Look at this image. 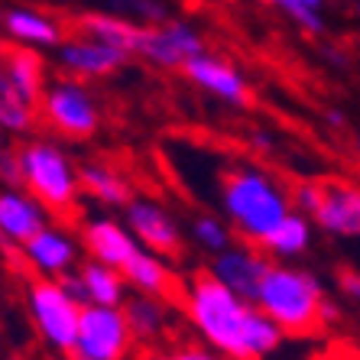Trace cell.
Wrapping results in <instances>:
<instances>
[{"label":"cell","mask_w":360,"mask_h":360,"mask_svg":"<svg viewBox=\"0 0 360 360\" xmlns=\"http://www.w3.org/2000/svg\"><path fill=\"white\" fill-rule=\"evenodd\" d=\"M182 309L201 344L224 360H263L285 341L283 331L253 302L224 289L208 269L185 283Z\"/></svg>","instance_id":"6da1fadb"},{"label":"cell","mask_w":360,"mask_h":360,"mask_svg":"<svg viewBox=\"0 0 360 360\" xmlns=\"http://www.w3.org/2000/svg\"><path fill=\"white\" fill-rule=\"evenodd\" d=\"M221 211L231 234L250 247H263L269 231L289 214V188L260 166H231L221 176Z\"/></svg>","instance_id":"7a4b0ae2"},{"label":"cell","mask_w":360,"mask_h":360,"mask_svg":"<svg viewBox=\"0 0 360 360\" xmlns=\"http://www.w3.org/2000/svg\"><path fill=\"white\" fill-rule=\"evenodd\" d=\"M253 305L266 315L285 338H302L321 328V305H325V289L319 276L302 266L289 263H269L263 273Z\"/></svg>","instance_id":"3957f363"},{"label":"cell","mask_w":360,"mask_h":360,"mask_svg":"<svg viewBox=\"0 0 360 360\" xmlns=\"http://www.w3.org/2000/svg\"><path fill=\"white\" fill-rule=\"evenodd\" d=\"M20 188L39 201L46 214L72 218L82 198L78 166L65 150L52 140H26L17 150Z\"/></svg>","instance_id":"277c9868"},{"label":"cell","mask_w":360,"mask_h":360,"mask_svg":"<svg viewBox=\"0 0 360 360\" xmlns=\"http://www.w3.org/2000/svg\"><path fill=\"white\" fill-rule=\"evenodd\" d=\"M39 117L56 130L59 136L68 140H88L98 134L101 127V110L94 94L75 78H59V82H46L39 94Z\"/></svg>","instance_id":"5b68a950"},{"label":"cell","mask_w":360,"mask_h":360,"mask_svg":"<svg viewBox=\"0 0 360 360\" xmlns=\"http://www.w3.org/2000/svg\"><path fill=\"white\" fill-rule=\"evenodd\" d=\"M134 338L127 331L120 305H82L75 338H72V360H127Z\"/></svg>","instance_id":"8992f818"},{"label":"cell","mask_w":360,"mask_h":360,"mask_svg":"<svg viewBox=\"0 0 360 360\" xmlns=\"http://www.w3.org/2000/svg\"><path fill=\"white\" fill-rule=\"evenodd\" d=\"M26 309H30V319H33L36 331L42 335V341L56 347V351L68 354L82 305L62 289L59 279H36V283H30Z\"/></svg>","instance_id":"52a82bcc"},{"label":"cell","mask_w":360,"mask_h":360,"mask_svg":"<svg viewBox=\"0 0 360 360\" xmlns=\"http://www.w3.org/2000/svg\"><path fill=\"white\" fill-rule=\"evenodd\" d=\"M124 227L134 234L140 250H150L162 260H179L185 250V234L176 214L156 198H134L124 205Z\"/></svg>","instance_id":"ba28073f"},{"label":"cell","mask_w":360,"mask_h":360,"mask_svg":"<svg viewBox=\"0 0 360 360\" xmlns=\"http://www.w3.org/2000/svg\"><path fill=\"white\" fill-rule=\"evenodd\" d=\"M205 52V36L185 20H162L156 26H143L134 56L160 68H182L188 59Z\"/></svg>","instance_id":"9c48e42d"},{"label":"cell","mask_w":360,"mask_h":360,"mask_svg":"<svg viewBox=\"0 0 360 360\" xmlns=\"http://www.w3.org/2000/svg\"><path fill=\"white\" fill-rule=\"evenodd\" d=\"M20 257L33 273H39V279H59L78 266L82 243L75 240V234L65 224L46 221L30 240L20 243Z\"/></svg>","instance_id":"30bf717a"},{"label":"cell","mask_w":360,"mask_h":360,"mask_svg":"<svg viewBox=\"0 0 360 360\" xmlns=\"http://www.w3.org/2000/svg\"><path fill=\"white\" fill-rule=\"evenodd\" d=\"M56 62L68 78H108L130 62V56L108 42H98L91 36H68L56 46Z\"/></svg>","instance_id":"8fae6325"},{"label":"cell","mask_w":360,"mask_h":360,"mask_svg":"<svg viewBox=\"0 0 360 360\" xmlns=\"http://www.w3.org/2000/svg\"><path fill=\"white\" fill-rule=\"evenodd\" d=\"M182 72L195 88H201V91L211 94V98L224 101V104H231V108H247V104H250L247 78H243L227 59L214 56V52H208V49L198 52L195 59L185 62Z\"/></svg>","instance_id":"7c38bea8"},{"label":"cell","mask_w":360,"mask_h":360,"mask_svg":"<svg viewBox=\"0 0 360 360\" xmlns=\"http://www.w3.org/2000/svg\"><path fill=\"white\" fill-rule=\"evenodd\" d=\"M266 266H269L266 253H263L260 247H250V243L240 240V243H231V247L214 253L208 273L218 279L224 289H231L234 295L250 302L263 279V273H266Z\"/></svg>","instance_id":"4fadbf2b"},{"label":"cell","mask_w":360,"mask_h":360,"mask_svg":"<svg viewBox=\"0 0 360 360\" xmlns=\"http://www.w3.org/2000/svg\"><path fill=\"white\" fill-rule=\"evenodd\" d=\"M78 243L88 250V260H98L110 269H120L136 253L134 234L124 227V221L110 218V214H94V218L82 221Z\"/></svg>","instance_id":"5bb4252c"},{"label":"cell","mask_w":360,"mask_h":360,"mask_svg":"<svg viewBox=\"0 0 360 360\" xmlns=\"http://www.w3.org/2000/svg\"><path fill=\"white\" fill-rule=\"evenodd\" d=\"M311 221L325 234L354 240L360 234V188L354 182H325Z\"/></svg>","instance_id":"9a60e30c"},{"label":"cell","mask_w":360,"mask_h":360,"mask_svg":"<svg viewBox=\"0 0 360 360\" xmlns=\"http://www.w3.org/2000/svg\"><path fill=\"white\" fill-rule=\"evenodd\" d=\"M0 33H7L17 46L26 49H56L65 39V26L46 10L36 7H7L0 10Z\"/></svg>","instance_id":"2e32d148"},{"label":"cell","mask_w":360,"mask_h":360,"mask_svg":"<svg viewBox=\"0 0 360 360\" xmlns=\"http://www.w3.org/2000/svg\"><path fill=\"white\" fill-rule=\"evenodd\" d=\"M46 221H49L46 208L30 192H23L20 185H0V240L20 247Z\"/></svg>","instance_id":"e0dca14e"},{"label":"cell","mask_w":360,"mask_h":360,"mask_svg":"<svg viewBox=\"0 0 360 360\" xmlns=\"http://www.w3.org/2000/svg\"><path fill=\"white\" fill-rule=\"evenodd\" d=\"M120 311H124L127 331H130L134 344H150V347H156L166 338L169 321H172L169 302L156 299V295L127 292V299L120 302Z\"/></svg>","instance_id":"ac0fdd59"},{"label":"cell","mask_w":360,"mask_h":360,"mask_svg":"<svg viewBox=\"0 0 360 360\" xmlns=\"http://www.w3.org/2000/svg\"><path fill=\"white\" fill-rule=\"evenodd\" d=\"M120 276H124L127 289L140 295H156V299H166L172 292V269H169V260L156 257L150 250H140L130 257V260L120 266Z\"/></svg>","instance_id":"d6986e66"},{"label":"cell","mask_w":360,"mask_h":360,"mask_svg":"<svg viewBox=\"0 0 360 360\" xmlns=\"http://www.w3.org/2000/svg\"><path fill=\"white\" fill-rule=\"evenodd\" d=\"M0 68L30 104H39V94L46 88V59H42V52L26 49V46L4 49Z\"/></svg>","instance_id":"ffe728a7"},{"label":"cell","mask_w":360,"mask_h":360,"mask_svg":"<svg viewBox=\"0 0 360 360\" xmlns=\"http://www.w3.org/2000/svg\"><path fill=\"white\" fill-rule=\"evenodd\" d=\"M78 182H82V192H88L104 208L124 211V205L134 198V188H130L127 176H120L110 162H84L78 169Z\"/></svg>","instance_id":"44dd1931"},{"label":"cell","mask_w":360,"mask_h":360,"mask_svg":"<svg viewBox=\"0 0 360 360\" xmlns=\"http://www.w3.org/2000/svg\"><path fill=\"white\" fill-rule=\"evenodd\" d=\"M140 30H143L140 23L124 20V17H117V13H108V10H94V13H82V17H78V33L91 36V39H98V42H108L114 49L127 52L130 59H134Z\"/></svg>","instance_id":"7402d4cb"},{"label":"cell","mask_w":360,"mask_h":360,"mask_svg":"<svg viewBox=\"0 0 360 360\" xmlns=\"http://www.w3.org/2000/svg\"><path fill=\"white\" fill-rule=\"evenodd\" d=\"M78 279L84 289V305H120L127 299V283L120 269H110L98 260H84L75 266Z\"/></svg>","instance_id":"603a6c76"},{"label":"cell","mask_w":360,"mask_h":360,"mask_svg":"<svg viewBox=\"0 0 360 360\" xmlns=\"http://www.w3.org/2000/svg\"><path fill=\"white\" fill-rule=\"evenodd\" d=\"M311 237H315V227H311V218L299 214V211H289L283 221H279L269 237L263 240L260 250L269 253V257H279V260H295L311 247Z\"/></svg>","instance_id":"cb8c5ba5"},{"label":"cell","mask_w":360,"mask_h":360,"mask_svg":"<svg viewBox=\"0 0 360 360\" xmlns=\"http://www.w3.org/2000/svg\"><path fill=\"white\" fill-rule=\"evenodd\" d=\"M36 120H39L36 104H30L0 68V134H30Z\"/></svg>","instance_id":"d4e9b609"},{"label":"cell","mask_w":360,"mask_h":360,"mask_svg":"<svg viewBox=\"0 0 360 360\" xmlns=\"http://www.w3.org/2000/svg\"><path fill=\"white\" fill-rule=\"evenodd\" d=\"M192 240L214 257L218 250H224V247L234 243V234H231V227H227L224 218H218V214H198V218L192 221Z\"/></svg>","instance_id":"484cf974"},{"label":"cell","mask_w":360,"mask_h":360,"mask_svg":"<svg viewBox=\"0 0 360 360\" xmlns=\"http://www.w3.org/2000/svg\"><path fill=\"white\" fill-rule=\"evenodd\" d=\"M108 13H117L124 20H134L140 26H156L169 20V7L162 0H108Z\"/></svg>","instance_id":"4316f807"},{"label":"cell","mask_w":360,"mask_h":360,"mask_svg":"<svg viewBox=\"0 0 360 360\" xmlns=\"http://www.w3.org/2000/svg\"><path fill=\"white\" fill-rule=\"evenodd\" d=\"M273 7L283 10L285 17L292 20L295 26H302L305 33H321L325 30V17H321L325 0H276Z\"/></svg>","instance_id":"83f0119b"},{"label":"cell","mask_w":360,"mask_h":360,"mask_svg":"<svg viewBox=\"0 0 360 360\" xmlns=\"http://www.w3.org/2000/svg\"><path fill=\"white\" fill-rule=\"evenodd\" d=\"M140 360H221L205 344H179V347H150Z\"/></svg>","instance_id":"f1b7e54d"},{"label":"cell","mask_w":360,"mask_h":360,"mask_svg":"<svg viewBox=\"0 0 360 360\" xmlns=\"http://www.w3.org/2000/svg\"><path fill=\"white\" fill-rule=\"evenodd\" d=\"M321 188H325V182H319V179H305V182L292 185V192H289V208L305 214V218H311L315 208H319V201H321Z\"/></svg>","instance_id":"f546056e"},{"label":"cell","mask_w":360,"mask_h":360,"mask_svg":"<svg viewBox=\"0 0 360 360\" xmlns=\"http://www.w3.org/2000/svg\"><path fill=\"white\" fill-rule=\"evenodd\" d=\"M0 182H4V185H20L17 153H4V150H0Z\"/></svg>","instance_id":"4dcf8cb0"},{"label":"cell","mask_w":360,"mask_h":360,"mask_svg":"<svg viewBox=\"0 0 360 360\" xmlns=\"http://www.w3.org/2000/svg\"><path fill=\"white\" fill-rule=\"evenodd\" d=\"M341 289L351 295V299H357V295H360V276H357V269H344V273H341Z\"/></svg>","instance_id":"1f68e13d"},{"label":"cell","mask_w":360,"mask_h":360,"mask_svg":"<svg viewBox=\"0 0 360 360\" xmlns=\"http://www.w3.org/2000/svg\"><path fill=\"white\" fill-rule=\"evenodd\" d=\"M328 124H331V127H341V124H344V114H338V110H331V114H328Z\"/></svg>","instance_id":"d6a6232c"},{"label":"cell","mask_w":360,"mask_h":360,"mask_svg":"<svg viewBox=\"0 0 360 360\" xmlns=\"http://www.w3.org/2000/svg\"><path fill=\"white\" fill-rule=\"evenodd\" d=\"M0 56H4V33H0Z\"/></svg>","instance_id":"836d02e7"},{"label":"cell","mask_w":360,"mask_h":360,"mask_svg":"<svg viewBox=\"0 0 360 360\" xmlns=\"http://www.w3.org/2000/svg\"><path fill=\"white\" fill-rule=\"evenodd\" d=\"M263 4H276V0H263Z\"/></svg>","instance_id":"e575fe53"},{"label":"cell","mask_w":360,"mask_h":360,"mask_svg":"<svg viewBox=\"0 0 360 360\" xmlns=\"http://www.w3.org/2000/svg\"><path fill=\"white\" fill-rule=\"evenodd\" d=\"M0 146H4V134H0Z\"/></svg>","instance_id":"d590c367"},{"label":"cell","mask_w":360,"mask_h":360,"mask_svg":"<svg viewBox=\"0 0 360 360\" xmlns=\"http://www.w3.org/2000/svg\"><path fill=\"white\" fill-rule=\"evenodd\" d=\"M0 360H4V351H0Z\"/></svg>","instance_id":"8d00e7d4"}]
</instances>
